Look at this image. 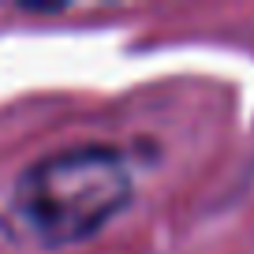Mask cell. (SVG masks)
Segmentation results:
<instances>
[{"label": "cell", "mask_w": 254, "mask_h": 254, "mask_svg": "<svg viewBox=\"0 0 254 254\" xmlns=\"http://www.w3.org/2000/svg\"><path fill=\"white\" fill-rule=\"evenodd\" d=\"M131 198V165L109 146L41 157L15 187V209L41 243H79Z\"/></svg>", "instance_id": "1"}]
</instances>
